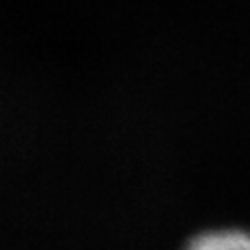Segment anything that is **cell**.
Listing matches in <instances>:
<instances>
[{"label":"cell","instance_id":"obj_1","mask_svg":"<svg viewBox=\"0 0 250 250\" xmlns=\"http://www.w3.org/2000/svg\"><path fill=\"white\" fill-rule=\"evenodd\" d=\"M183 250H250V232L238 229L205 230L187 240Z\"/></svg>","mask_w":250,"mask_h":250}]
</instances>
